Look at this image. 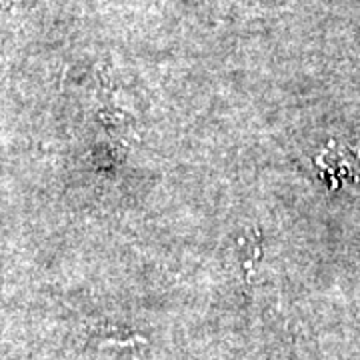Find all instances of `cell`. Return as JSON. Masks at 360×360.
<instances>
[{
  "label": "cell",
  "mask_w": 360,
  "mask_h": 360,
  "mask_svg": "<svg viewBox=\"0 0 360 360\" xmlns=\"http://www.w3.org/2000/svg\"><path fill=\"white\" fill-rule=\"evenodd\" d=\"M316 165L328 176L335 188L340 186V182L360 180V153L350 146H340L336 142H330L326 150L319 155Z\"/></svg>",
  "instance_id": "obj_1"
},
{
  "label": "cell",
  "mask_w": 360,
  "mask_h": 360,
  "mask_svg": "<svg viewBox=\"0 0 360 360\" xmlns=\"http://www.w3.org/2000/svg\"><path fill=\"white\" fill-rule=\"evenodd\" d=\"M238 264H240V272H243V278L245 283H250V274H252V269H255V262L260 260V255H262V246H260V236H245L238 240Z\"/></svg>",
  "instance_id": "obj_2"
}]
</instances>
